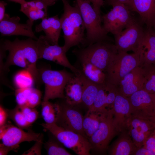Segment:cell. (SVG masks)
<instances>
[{
  "label": "cell",
  "mask_w": 155,
  "mask_h": 155,
  "mask_svg": "<svg viewBox=\"0 0 155 155\" xmlns=\"http://www.w3.org/2000/svg\"><path fill=\"white\" fill-rule=\"evenodd\" d=\"M21 5L20 11L32 21L48 17L47 7L39 0L26 1Z\"/></svg>",
  "instance_id": "obj_23"
},
{
  "label": "cell",
  "mask_w": 155,
  "mask_h": 155,
  "mask_svg": "<svg viewBox=\"0 0 155 155\" xmlns=\"http://www.w3.org/2000/svg\"><path fill=\"white\" fill-rule=\"evenodd\" d=\"M83 84L82 104L88 108L92 106L95 98L102 85L98 84L79 75Z\"/></svg>",
  "instance_id": "obj_26"
},
{
  "label": "cell",
  "mask_w": 155,
  "mask_h": 155,
  "mask_svg": "<svg viewBox=\"0 0 155 155\" xmlns=\"http://www.w3.org/2000/svg\"><path fill=\"white\" fill-rule=\"evenodd\" d=\"M41 95L40 90L32 87L26 105L31 108H34L40 103Z\"/></svg>",
  "instance_id": "obj_35"
},
{
  "label": "cell",
  "mask_w": 155,
  "mask_h": 155,
  "mask_svg": "<svg viewBox=\"0 0 155 155\" xmlns=\"http://www.w3.org/2000/svg\"><path fill=\"white\" fill-rule=\"evenodd\" d=\"M83 84L78 75H74L67 83L64 91L65 102L67 104L75 107L82 104Z\"/></svg>",
  "instance_id": "obj_22"
},
{
  "label": "cell",
  "mask_w": 155,
  "mask_h": 155,
  "mask_svg": "<svg viewBox=\"0 0 155 155\" xmlns=\"http://www.w3.org/2000/svg\"><path fill=\"white\" fill-rule=\"evenodd\" d=\"M43 3L47 7L53 5L58 0H38ZM62 1L63 0H62Z\"/></svg>",
  "instance_id": "obj_48"
},
{
  "label": "cell",
  "mask_w": 155,
  "mask_h": 155,
  "mask_svg": "<svg viewBox=\"0 0 155 155\" xmlns=\"http://www.w3.org/2000/svg\"><path fill=\"white\" fill-rule=\"evenodd\" d=\"M113 123L117 132L126 131L128 120L131 115V107L128 98L118 91L113 103Z\"/></svg>",
  "instance_id": "obj_16"
},
{
  "label": "cell",
  "mask_w": 155,
  "mask_h": 155,
  "mask_svg": "<svg viewBox=\"0 0 155 155\" xmlns=\"http://www.w3.org/2000/svg\"><path fill=\"white\" fill-rule=\"evenodd\" d=\"M19 107L22 113L25 116L28 114L33 109L26 105Z\"/></svg>",
  "instance_id": "obj_47"
},
{
  "label": "cell",
  "mask_w": 155,
  "mask_h": 155,
  "mask_svg": "<svg viewBox=\"0 0 155 155\" xmlns=\"http://www.w3.org/2000/svg\"><path fill=\"white\" fill-rule=\"evenodd\" d=\"M127 129L128 133L136 147L138 148L143 146L149 136L131 127H127Z\"/></svg>",
  "instance_id": "obj_33"
},
{
  "label": "cell",
  "mask_w": 155,
  "mask_h": 155,
  "mask_svg": "<svg viewBox=\"0 0 155 155\" xmlns=\"http://www.w3.org/2000/svg\"><path fill=\"white\" fill-rule=\"evenodd\" d=\"M113 109L102 113L98 129L88 138L91 150L102 153L108 149L109 142L117 132L113 123Z\"/></svg>",
  "instance_id": "obj_9"
},
{
  "label": "cell",
  "mask_w": 155,
  "mask_h": 155,
  "mask_svg": "<svg viewBox=\"0 0 155 155\" xmlns=\"http://www.w3.org/2000/svg\"><path fill=\"white\" fill-rule=\"evenodd\" d=\"M35 144L23 155H41L42 141L36 142Z\"/></svg>",
  "instance_id": "obj_38"
},
{
  "label": "cell",
  "mask_w": 155,
  "mask_h": 155,
  "mask_svg": "<svg viewBox=\"0 0 155 155\" xmlns=\"http://www.w3.org/2000/svg\"><path fill=\"white\" fill-rule=\"evenodd\" d=\"M41 115L43 118L48 115L54 108L55 104L49 101H43L42 102Z\"/></svg>",
  "instance_id": "obj_39"
},
{
  "label": "cell",
  "mask_w": 155,
  "mask_h": 155,
  "mask_svg": "<svg viewBox=\"0 0 155 155\" xmlns=\"http://www.w3.org/2000/svg\"><path fill=\"white\" fill-rule=\"evenodd\" d=\"M88 0H75L80 10L86 32L85 47L96 42L105 40L112 41L101 24L100 14L97 13Z\"/></svg>",
  "instance_id": "obj_4"
},
{
  "label": "cell",
  "mask_w": 155,
  "mask_h": 155,
  "mask_svg": "<svg viewBox=\"0 0 155 155\" xmlns=\"http://www.w3.org/2000/svg\"><path fill=\"white\" fill-rule=\"evenodd\" d=\"M42 83L45 85L43 101L57 98L64 99L65 86L74 73L65 69L53 70L50 69H39Z\"/></svg>",
  "instance_id": "obj_7"
},
{
  "label": "cell",
  "mask_w": 155,
  "mask_h": 155,
  "mask_svg": "<svg viewBox=\"0 0 155 155\" xmlns=\"http://www.w3.org/2000/svg\"><path fill=\"white\" fill-rule=\"evenodd\" d=\"M140 67L144 79L143 89L150 93H155V62L141 63Z\"/></svg>",
  "instance_id": "obj_28"
},
{
  "label": "cell",
  "mask_w": 155,
  "mask_h": 155,
  "mask_svg": "<svg viewBox=\"0 0 155 155\" xmlns=\"http://www.w3.org/2000/svg\"><path fill=\"white\" fill-rule=\"evenodd\" d=\"M130 0H106V2L108 4L113 6L114 5L123 4H126Z\"/></svg>",
  "instance_id": "obj_44"
},
{
  "label": "cell",
  "mask_w": 155,
  "mask_h": 155,
  "mask_svg": "<svg viewBox=\"0 0 155 155\" xmlns=\"http://www.w3.org/2000/svg\"><path fill=\"white\" fill-rule=\"evenodd\" d=\"M11 1L22 4L26 1L25 0H9Z\"/></svg>",
  "instance_id": "obj_50"
},
{
  "label": "cell",
  "mask_w": 155,
  "mask_h": 155,
  "mask_svg": "<svg viewBox=\"0 0 155 155\" xmlns=\"http://www.w3.org/2000/svg\"><path fill=\"white\" fill-rule=\"evenodd\" d=\"M7 3L3 1L0 2V21L4 18L5 14V7Z\"/></svg>",
  "instance_id": "obj_46"
},
{
  "label": "cell",
  "mask_w": 155,
  "mask_h": 155,
  "mask_svg": "<svg viewBox=\"0 0 155 155\" xmlns=\"http://www.w3.org/2000/svg\"><path fill=\"white\" fill-rule=\"evenodd\" d=\"M144 81L140 66L126 75L117 87L119 92L129 97L136 92L143 89Z\"/></svg>",
  "instance_id": "obj_19"
},
{
  "label": "cell",
  "mask_w": 155,
  "mask_h": 155,
  "mask_svg": "<svg viewBox=\"0 0 155 155\" xmlns=\"http://www.w3.org/2000/svg\"><path fill=\"white\" fill-rule=\"evenodd\" d=\"M20 18L18 16L10 17L5 13L0 21V32L2 36H23L37 40L32 30L34 22L28 19L26 23L20 22Z\"/></svg>",
  "instance_id": "obj_15"
},
{
  "label": "cell",
  "mask_w": 155,
  "mask_h": 155,
  "mask_svg": "<svg viewBox=\"0 0 155 155\" xmlns=\"http://www.w3.org/2000/svg\"><path fill=\"white\" fill-rule=\"evenodd\" d=\"M32 88H17L16 90L15 96L18 106H21L26 105L28 97Z\"/></svg>",
  "instance_id": "obj_34"
},
{
  "label": "cell",
  "mask_w": 155,
  "mask_h": 155,
  "mask_svg": "<svg viewBox=\"0 0 155 155\" xmlns=\"http://www.w3.org/2000/svg\"><path fill=\"white\" fill-rule=\"evenodd\" d=\"M35 29L37 32L44 31L45 38L49 43L58 44L62 27L60 19L57 15L43 19L41 22L36 26Z\"/></svg>",
  "instance_id": "obj_20"
},
{
  "label": "cell",
  "mask_w": 155,
  "mask_h": 155,
  "mask_svg": "<svg viewBox=\"0 0 155 155\" xmlns=\"http://www.w3.org/2000/svg\"><path fill=\"white\" fill-rule=\"evenodd\" d=\"M12 149L7 146L3 144V143L0 144V155H7L8 153Z\"/></svg>",
  "instance_id": "obj_45"
},
{
  "label": "cell",
  "mask_w": 155,
  "mask_h": 155,
  "mask_svg": "<svg viewBox=\"0 0 155 155\" xmlns=\"http://www.w3.org/2000/svg\"><path fill=\"white\" fill-rule=\"evenodd\" d=\"M125 5L131 11L139 14L146 28H152L155 21V0H130Z\"/></svg>",
  "instance_id": "obj_18"
},
{
  "label": "cell",
  "mask_w": 155,
  "mask_h": 155,
  "mask_svg": "<svg viewBox=\"0 0 155 155\" xmlns=\"http://www.w3.org/2000/svg\"><path fill=\"white\" fill-rule=\"evenodd\" d=\"M102 113L96 111L88 109L84 116L83 128L88 138L98 129Z\"/></svg>",
  "instance_id": "obj_27"
},
{
  "label": "cell",
  "mask_w": 155,
  "mask_h": 155,
  "mask_svg": "<svg viewBox=\"0 0 155 155\" xmlns=\"http://www.w3.org/2000/svg\"><path fill=\"white\" fill-rule=\"evenodd\" d=\"M109 149L111 155H132L136 148L128 132L124 131Z\"/></svg>",
  "instance_id": "obj_24"
},
{
  "label": "cell",
  "mask_w": 155,
  "mask_h": 155,
  "mask_svg": "<svg viewBox=\"0 0 155 155\" xmlns=\"http://www.w3.org/2000/svg\"><path fill=\"white\" fill-rule=\"evenodd\" d=\"M142 49L132 54L118 52L105 72L107 82L117 87L126 75L140 66Z\"/></svg>",
  "instance_id": "obj_5"
},
{
  "label": "cell",
  "mask_w": 155,
  "mask_h": 155,
  "mask_svg": "<svg viewBox=\"0 0 155 155\" xmlns=\"http://www.w3.org/2000/svg\"><path fill=\"white\" fill-rule=\"evenodd\" d=\"M42 134L32 131H25L8 123L0 127V139L2 143L12 150L17 149L19 144L24 142L42 141Z\"/></svg>",
  "instance_id": "obj_12"
},
{
  "label": "cell",
  "mask_w": 155,
  "mask_h": 155,
  "mask_svg": "<svg viewBox=\"0 0 155 155\" xmlns=\"http://www.w3.org/2000/svg\"><path fill=\"white\" fill-rule=\"evenodd\" d=\"M72 52L77 59L88 61L105 73L118 52L115 44L108 40L75 49Z\"/></svg>",
  "instance_id": "obj_3"
},
{
  "label": "cell",
  "mask_w": 155,
  "mask_h": 155,
  "mask_svg": "<svg viewBox=\"0 0 155 155\" xmlns=\"http://www.w3.org/2000/svg\"><path fill=\"white\" fill-rule=\"evenodd\" d=\"M141 21L135 19L120 33L114 35V44L119 52L132 51L136 53L141 49L146 36V29Z\"/></svg>",
  "instance_id": "obj_8"
},
{
  "label": "cell",
  "mask_w": 155,
  "mask_h": 155,
  "mask_svg": "<svg viewBox=\"0 0 155 155\" xmlns=\"http://www.w3.org/2000/svg\"><path fill=\"white\" fill-rule=\"evenodd\" d=\"M41 125L49 131L64 146L78 155H90L91 146L88 138L82 135L66 129L56 123Z\"/></svg>",
  "instance_id": "obj_6"
},
{
  "label": "cell",
  "mask_w": 155,
  "mask_h": 155,
  "mask_svg": "<svg viewBox=\"0 0 155 155\" xmlns=\"http://www.w3.org/2000/svg\"><path fill=\"white\" fill-rule=\"evenodd\" d=\"M73 65L78 70V75L94 83L102 85L107 82L106 73L88 61L77 59Z\"/></svg>",
  "instance_id": "obj_21"
},
{
  "label": "cell",
  "mask_w": 155,
  "mask_h": 155,
  "mask_svg": "<svg viewBox=\"0 0 155 155\" xmlns=\"http://www.w3.org/2000/svg\"><path fill=\"white\" fill-rule=\"evenodd\" d=\"M118 91L115 86L108 82L102 85L92 106L89 109L101 113L112 109Z\"/></svg>",
  "instance_id": "obj_17"
},
{
  "label": "cell",
  "mask_w": 155,
  "mask_h": 155,
  "mask_svg": "<svg viewBox=\"0 0 155 155\" xmlns=\"http://www.w3.org/2000/svg\"><path fill=\"white\" fill-rule=\"evenodd\" d=\"M155 155V129L146 140L144 146Z\"/></svg>",
  "instance_id": "obj_37"
},
{
  "label": "cell",
  "mask_w": 155,
  "mask_h": 155,
  "mask_svg": "<svg viewBox=\"0 0 155 155\" xmlns=\"http://www.w3.org/2000/svg\"><path fill=\"white\" fill-rule=\"evenodd\" d=\"M0 48L5 52L9 51L3 68L7 70L8 67L14 65L24 68L33 77L37 85L41 81L36 63L39 59L36 40L29 38L25 40L16 38L14 40H5L1 44Z\"/></svg>",
  "instance_id": "obj_1"
},
{
  "label": "cell",
  "mask_w": 155,
  "mask_h": 155,
  "mask_svg": "<svg viewBox=\"0 0 155 155\" xmlns=\"http://www.w3.org/2000/svg\"><path fill=\"white\" fill-rule=\"evenodd\" d=\"M149 136L154 130L152 122L149 119L141 118L132 115L129 119L127 125Z\"/></svg>",
  "instance_id": "obj_29"
},
{
  "label": "cell",
  "mask_w": 155,
  "mask_h": 155,
  "mask_svg": "<svg viewBox=\"0 0 155 155\" xmlns=\"http://www.w3.org/2000/svg\"><path fill=\"white\" fill-rule=\"evenodd\" d=\"M64 12L60 19L63 34V46L67 52L75 46L82 47L84 43L86 28L79 9L75 4L71 6L68 0H63Z\"/></svg>",
  "instance_id": "obj_2"
},
{
  "label": "cell",
  "mask_w": 155,
  "mask_h": 155,
  "mask_svg": "<svg viewBox=\"0 0 155 155\" xmlns=\"http://www.w3.org/2000/svg\"><path fill=\"white\" fill-rule=\"evenodd\" d=\"M38 116V112L34 108H33L31 111L25 116L26 120L30 126L37 119Z\"/></svg>",
  "instance_id": "obj_40"
},
{
  "label": "cell",
  "mask_w": 155,
  "mask_h": 155,
  "mask_svg": "<svg viewBox=\"0 0 155 155\" xmlns=\"http://www.w3.org/2000/svg\"><path fill=\"white\" fill-rule=\"evenodd\" d=\"M92 3L94 9L98 13L100 14L101 7L104 3V0H88Z\"/></svg>",
  "instance_id": "obj_43"
},
{
  "label": "cell",
  "mask_w": 155,
  "mask_h": 155,
  "mask_svg": "<svg viewBox=\"0 0 155 155\" xmlns=\"http://www.w3.org/2000/svg\"><path fill=\"white\" fill-rule=\"evenodd\" d=\"M64 146L54 136L53 137H50L44 144V148L48 155H72L65 149Z\"/></svg>",
  "instance_id": "obj_31"
},
{
  "label": "cell",
  "mask_w": 155,
  "mask_h": 155,
  "mask_svg": "<svg viewBox=\"0 0 155 155\" xmlns=\"http://www.w3.org/2000/svg\"><path fill=\"white\" fill-rule=\"evenodd\" d=\"M152 28L154 32H155V21L153 24V25Z\"/></svg>",
  "instance_id": "obj_51"
},
{
  "label": "cell",
  "mask_w": 155,
  "mask_h": 155,
  "mask_svg": "<svg viewBox=\"0 0 155 155\" xmlns=\"http://www.w3.org/2000/svg\"><path fill=\"white\" fill-rule=\"evenodd\" d=\"M146 32L141 63H152L155 62V32L152 28H147Z\"/></svg>",
  "instance_id": "obj_25"
},
{
  "label": "cell",
  "mask_w": 155,
  "mask_h": 155,
  "mask_svg": "<svg viewBox=\"0 0 155 155\" xmlns=\"http://www.w3.org/2000/svg\"><path fill=\"white\" fill-rule=\"evenodd\" d=\"M149 119L152 122L155 129V114L150 117Z\"/></svg>",
  "instance_id": "obj_49"
},
{
  "label": "cell",
  "mask_w": 155,
  "mask_h": 155,
  "mask_svg": "<svg viewBox=\"0 0 155 155\" xmlns=\"http://www.w3.org/2000/svg\"><path fill=\"white\" fill-rule=\"evenodd\" d=\"M113 8L101 16L103 28L107 33L115 35L120 33L128 26L135 18L125 4H119L112 6Z\"/></svg>",
  "instance_id": "obj_10"
},
{
  "label": "cell",
  "mask_w": 155,
  "mask_h": 155,
  "mask_svg": "<svg viewBox=\"0 0 155 155\" xmlns=\"http://www.w3.org/2000/svg\"><path fill=\"white\" fill-rule=\"evenodd\" d=\"M13 82L17 88H32L35 82L31 74L25 69L16 73L13 77Z\"/></svg>",
  "instance_id": "obj_30"
},
{
  "label": "cell",
  "mask_w": 155,
  "mask_h": 155,
  "mask_svg": "<svg viewBox=\"0 0 155 155\" xmlns=\"http://www.w3.org/2000/svg\"><path fill=\"white\" fill-rule=\"evenodd\" d=\"M131 107V115L149 119L155 114V93L142 89L128 97Z\"/></svg>",
  "instance_id": "obj_14"
},
{
  "label": "cell",
  "mask_w": 155,
  "mask_h": 155,
  "mask_svg": "<svg viewBox=\"0 0 155 155\" xmlns=\"http://www.w3.org/2000/svg\"><path fill=\"white\" fill-rule=\"evenodd\" d=\"M57 103H55L54 108L48 115L43 117L45 123L48 124L56 123L57 121Z\"/></svg>",
  "instance_id": "obj_36"
},
{
  "label": "cell",
  "mask_w": 155,
  "mask_h": 155,
  "mask_svg": "<svg viewBox=\"0 0 155 155\" xmlns=\"http://www.w3.org/2000/svg\"><path fill=\"white\" fill-rule=\"evenodd\" d=\"M132 155H154L153 153L144 146L136 148Z\"/></svg>",
  "instance_id": "obj_41"
},
{
  "label": "cell",
  "mask_w": 155,
  "mask_h": 155,
  "mask_svg": "<svg viewBox=\"0 0 155 155\" xmlns=\"http://www.w3.org/2000/svg\"><path fill=\"white\" fill-rule=\"evenodd\" d=\"M36 42L39 59L53 62L69 69L75 74H78V70L70 63L67 58V52L63 46L49 43L43 35L40 36Z\"/></svg>",
  "instance_id": "obj_11"
},
{
  "label": "cell",
  "mask_w": 155,
  "mask_h": 155,
  "mask_svg": "<svg viewBox=\"0 0 155 155\" xmlns=\"http://www.w3.org/2000/svg\"><path fill=\"white\" fill-rule=\"evenodd\" d=\"M57 103V112L56 124L87 137L83 128L84 116L81 113L74 108L75 107L67 104L65 102Z\"/></svg>",
  "instance_id": "obj_13"
},
{
  "label": "cell",
  "mask_w": 155,
  "mask_h": 155,
  "mask_svg": "<svg viewBox=\"0 0 155 155\" xmlns=\"http://www.w3.org/2000/svg\"><path fill=\"white\" fill-rule=\"evenodd\" d=\"M8 114L7 111L6 110L2 105L0 106V127L6 123Z\"/></svg>",
  "instance_id": "obj_42"
},
{
  "label": "cell",
  "mask_w": 155,
  "mask_h": 155,
  "mask_svg": "<svg viewBox=\"0 0 155 155\" xmlns=\"http://www.w3.org/2000/svg\"><path fill=\"white\" fill-rule=\"evenodd\" d=\"M7 111L8 116L18 127L21 129L26 128L30 126L27 121L25 116L18 106L14 109Z\"/></svg>",
  "instance_id": "obj_32"
}]
</instances>
